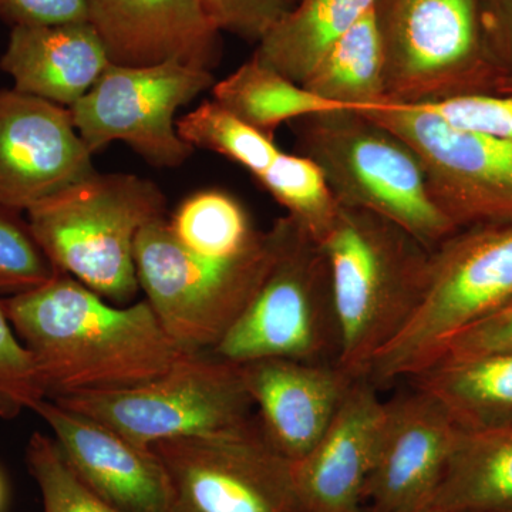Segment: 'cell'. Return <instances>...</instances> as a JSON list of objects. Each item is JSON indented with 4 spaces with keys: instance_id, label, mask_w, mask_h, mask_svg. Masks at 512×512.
<instances>
[{
    "instance_id": "cb8c5ba5",
    "label": "cell",
    "mask_w": 512,
    "mask_h": 512,
    "mask_svg": "<svg viewBox=\"0 0 512 512\" xmlns=\"http://www.w3.org/2000/svg\"><path fill=\"white\" fill-rule=\"evenodd\" d=\"M302 86L346 109L386 106L382 42L373 9L323 56Z\"/></svg>"
},
{
    "instance_id": "ac0fdd59",
    "label": "cell",
    "mask_w": 512,
    "mask_h": 512,
    "mask_svg": "<svg viewBox=\"0 0 512 512\" xmlns=\"http://www.w3.org/2000/svg\"><path fill=\"white\" fill-rule=\"evenodd\" d=\"M111 63L148 66L178 60L212 70L220 30L198 0H84Z\"/></svg>"
},
{
    "instance_id": "1f68e13d",
    "label": "cell",
    "mask_w": 512,
    "mask_h": 512,
    "mask_svg": "<svg viewBox=\"0 0 512 512\" xmlns=\"http://www.w3.org/2000/svg\"><path fill=\"white\" fill-rule=\"evenodd\" d=\"M220 32L261 42L291 6L289 0H198Z\"/></svg>"
},
{
    "instance_id": "f1b7e54d",
    "label": "cell",
    "mask_w": 512,
    "mask_h": 512,
    "mask_svg": "<svg viewBox=\"0 0 512 512\" xmlns=\"http://www.w3.org/2000/svg\"><path fill=\"white\" fill-rule=\"evenodd\" d=\"M26 463L39 487L43 512H123L97 497L76 476L53 437L33 434Z\"/></svg>"
},
{
    "instance_id": "277c9868",
    "label": "cell",
    "mask_w": 512,
    "mask_h": 512,
    "mask_svg": "<svg viewBox=\"0 0 512 512\" xmlns=\"http://www.w3.org/2000/svg\"><path fill=\"white\" fill-rule=\"evenodd\" d=\"M26 217L60 271L124 306L140 291L138 235L165 218V197L147 178L94 171L40 201Z\"/></svg>"
},
{
    "instance_id": "6da1fadb",
    "label": "cell",
    "mask_w": 512,
    "mask_h": 512,
    "mask_svg": "<svg viewBox=\"0 0 512 512\" xmlns=\"http://www.w3.org/2000/svg\"><path fill=\"white\" fill-rule=\"evenodd\" d=\"M2 301L47 399L136 386L191 353L168 335L146 299L114 305L64 272Z\"/></svg>"
},
{
    "instance_id": "5b68a950",
    "label": "cell",
    "mask_w": 512,
    "mask_h": 512,
    "mask_svg": "<svg viewBox=\"0 0 512 512\" xmlns=\"http://www.w3.org/2000/svg\"><path fill=\"white\" fill-rule=\"evenodd\" d=\"M512 302V222L458 229L430 251L419 306L376 356L380 390L426 369L448 340Z\"/></svg>"
},
{
    "instance_id": "f35d334b",
    "label": "cell",
    "mask_w": 512,
    "mask_h": 512,
    "mask_svg": "<svg viewBox=\"0 0 512 512\" xmlns=\"http://www.w3.org/2000/svg\"><path fill=\"white\" fill-rule=\"evenodd\" d=\"M497 512H512V505L511 507L505 508V510L497 511Z\"/></svg>"
},
{
    "instance_id": "83f0119b",
    "label": "cell",
    "mask_w": 512,
    "mask_h": 512,
    "mask_svg": "<svg viewBox=\"0 0 512 512\" xmlns=\"http://www.w3.org/2000/svg\"><path fill=\"white\" fill-rule=\"evenodd\" d=\"M26 212L0 204V296L43 288L63 274L37 239Z\"/></svg>"
},
{
    "instance_id": "7402d4cb",
    "label": "cell",
    "mask_w": 512,
    "mask_h": 512,
    "mask_svg": "<svg viewBox=\"0 0 512 512\" xmlns=\"http://www.w3.org/2000/svg\"><path fill=\"white\" fill-rule=\"evenodd\" d=\"M376 0H296L254 53L259 62L302 84L336 43L375 8Z\"/></svg>"
},
{
    "instance_id": "4dcf8cb0",
    "label": "cell",
    "mask_w": 512,
    "mask_h": 512,
    "mask_svg": "<svg viewBox=\"0 0 512 512\" xmlns=\"http://www.w3.org/2000/svg\"><path fill=\"white\" fill-rule=\"evenodd\" d=\"M419 107L457 130L512 141V96L468 94Z\"/></svg>"
},
{
    "instance_id": "7c38bea8",
    "label": "cell",
    "mask_w": 512,
    "mask_h": 512,
    "mask_svg": "<svg viewBox=\"0 0 512 512\" xmlns=\"http://www.w3.org/2000/svg\"><path fill=\"white\" fill-rule=\"evenodd\" d=\"M360 111L417 151L434 201L457 229L512 222V141L457 130L421 107Z\"/></svg>"
},
{
    "instance_id": "e0dca14e",
    "label": "cell",
    "mask_w": 512,
    "mask_h": 512,
    "mask_svg": "<svg viewBox=\"0 0 512 512\" xmlns=\"http://www.w3.org/2000/svg\"><path fill=\"white\" fill-rule=\"evenodd\" d=\"M239 366L266 440L292 463L318 443L356 380L338 363L262 359Z\"/></svg>"
},
{
    "instance_id": "ffe728a7",
    "label": "cell",
    "mask_w": 512,
    "mask_h": 512,
    "mask_svg": "<svg viewBox=\"0 0 512 512\" xmlns=\"http://www.w3.org/2000/svg\"><path fill=\"white\" fill-rule=\"evenodd\" d=\"M406 382L436 397L461 430L512 424V352L439 360Z\"/></svg>"
},
{
    "instance_id": "74e56055",
    "label": "cell",
    "mask_w": 512,
    "mask_h": 512,
    "mask_svg": "<svg viewBox=\"0 0 512 512\" xmlns=\"http://www.w3.org/2000/svg\"><path fill=\"white\" fill-rule=\"evenodd\" d=\"M414 512H436V511H434L433 508L427 507V508H423V510L414 511Z\"/></svg>"
},
{
    "instance_id": "2e32d148",
    "label": "cell",
    "mask_w": 512,
    "mask_h": 512,
    "mask_svg": "<svg viewBox=\"0 0 512 512\" xmlns=\"http://www.w3.org/2000/svg\"><path fill=\"white\" fill-rule=\"evenodd\" d=\"M76 476L97 497L123 512L170 511V483L153 448L131 443L99 421L53 400L37 404Z\"/></svg>"
},
{
    "instance_id": "d4e9b609",
    "label": "cell",
    "mask_w": 512,
    "mask_h": 512,
    "mask_svg": "<svg viewBox=\"0 0 512 512\" xmlns=\"http://www.w3.org/2000/svg\"><path fill=\"white\" fill-rule=\"evenodd\" d=\"M174 238L191 254L231 259L248 254L265 237L252 224L244 205L228 192H195L167 220Z\"/></svg>"
},
{
    "instance_id": "8fae6325",
    "label": "cell",
    "mask_w": 512,
    "mask_h": 512,
    "mask_svg": "<svg viewBox=\"0 0 512 512\" xmlns=\"http://www.w3.org/2000/svg\"><path fill=\"white\" fill-rule=\"evenodd\" d=\"M170 483L168 512H301L293 463L247 427L154 444Z\"/></svg>"
},
{
    "instance_id": "603a6c76",
    "label": "cell",
    "mask_w": 512,
    "mask_h": 512,
    "mask_svg": "<svg viewBox=\"0 0 512 512\" xmlns=\"http://www.w3.org/2000/svg\"><path fill=\"white\" fill-rule=\"evenodd\" d=\"M211 90L220 106L272 138L276 128L288 121L293 123L323 111L346 109L320 99L255 56L215 83Z\"/></svg>"
},
{
    "instance_id": "30bf717a",
    "label": "cell",
    "mask_w": 512,
    "mask_h": 512,
    "mask_svg": "<svg viewBox=\"0 0 512 512\" xmlns=\"http://www.w3.org/2000/svg\"><path fill=\"white\" fill-rule=\"evenodd\" d=\"M214 84L211 70L178 60L148 66L111 63L69 110L93 154L121 141L147 163L175 168L194 151L178 134L175 116Z\"/></svg>"
},
{
    "instance_id": "ba28073f",
    "label": "cell",
    "mask_w": 512,
    "mask_h": 512,
    "mask_svg": "<svg viewBox=\"0 0 512 512\" xmlns=\"http://www.w3.org/2000/svg\"><path fill=\"white\" fill-rule=\"evenodd\" d=\"M53 402L147 448L242 429L256 420L241 366L212 352L190 353L163 375L136 386L70 394Z\"/></svg>"
},
{
    "instance_id": "44dd1931",
    "label": "cell",
    "mask_w": 512,
    "mask_h": 512,
    "mask_svg": "<svg viewBox=\"0 0 512 512\" xmlns=\"http://www.w3.org/2000/svg\"><path fill=\"white\" fill-rule=\"evenodd\" d=\"M511 505L512 424L460 430L429 507L436 512H497Z\"/></svg>"
},
{
    "instance_id": "4fadbf2b",
    "label": "cell",
    "mask_w": 512,
    "mask_h": 512,
    "mask_svg": "<svg viewBox=\"0 0 512 512\" xmlns=\"http://www.w3.org/2000/svg\"><path fill=\"white\" fill-rule=\"evenodd\" d=\"M94 171L69 109L0 89V204L26 212Z\"/></svg>"
},
{
    "instance_id": "d6a6232c",
    "label": "cell",
    "mask_w": 512,
    "mask_h": 512,
    "mask_svg": "<svg viewBox=\"0 0 512 512\" xmlns=\"http://www.w3.org/2000/svg\"><path fill=\"white\" fill-rule=\"evenodd\" d=\"M498 352H512V302L454 335L433 363Z\"/></svg>"
},
{
    "instance_id": "5bb4252c",
    "label": "cell",
    "mask_w": 512,
    "mask_h": 512,
    "mask_svg": "<svg viewBox=\"0 0 512 512\" xmlns=\"http://www.w3.org/2000/svg\"><path fill=\"white\" fill-rule=\"evenodd\" d=\"M460 427L430 393L386 400L379 448L366 503L372 512H414L429 507L456 447Z\"/></svg>"
},
{
    "instance_id": "484cf974",
    "label": "cell",
    "mask_w": 512,
    "mask_h": 512,
    "mask_svg": "<svg viewBox=\"0 0 512 512\" xmlns=\"http://www.w3.org/2000/svg\"><path fill=\"white\" fill-rule=\"evenodd\" d=\"M256 180L309 237L319 245L325 241L340 205L318 165L301 154L281 151Z\"/></svg>"
},
{
    "instance_id": "d6986e66",
    "label": "cell",
    "mask_w": 512,
    "mask_h": 512,
    "mask_svg": "<svg viewBox=\"0 0 512 512\" xmlns=\"http://www.w3.org/2000/svg\"><path fill=\"white\" fill-rule=\"evenodd\" d=\"M111 64L90 22L10 29L0 70L13 89L70 109Z\"/></svg>"
},
{
    "instance_id": "e575fe53",
    "label": "cell",
    "mask_w": 512,
    "mask_h": 512,
    "mask_svg": "<svg viewBox=\"0 0 512 512\" xmlns=\"http://www.w3.org/2000/svg\"><path fill=\"white\" fill-rule=\"evenodd\" d=\"M485 45L504 77L512 76V0H483Z\"/></svg>"
},
{
    "instance_id": "836d02e7",
    "label": "cell",
    "mask_w": 512,
    "mask_h": 512,
    "mask_svg": "<svg viewBox=\"0 0 512 512\" xmlns=\"http://www.w3.org/2000/svg\"><path fill=\"white\" fill-rule=\"evenodd\" d=\"M0 20L12 28L89 22L84 0H0Z\"/></svg>"
},
{
    "instance_id": "f546056e",
    "label": "cell",
    "mask_w": 512,
    "mask_h": 512,
    "mask_svg": "<svg viewBox=\"0 0 512 512\" xmlns=\"http://www.w3.org/2000/svg\"><path fill=\"white\" fill-rule=\"evenodd\" d=\"M45 399L33 357L16 335L0 298V417L9 420L23 410L35 412Z\"/></svg>"
},
{
    "instance_id": "3957f363",
    "label": "cell",
    "mask_w": 512,
    "mask_h": 512,
    "mask_svg": "<svg viewBox=\"0 0 512 512\" xmlns=\"http://www.w3.org/2000/svg\"><path fill=\"white\" fill-rule=\"evenodd\" d=\"M293 124L298 154L322 170L340 207L380 215L429 251L458 231L434 201L417 151L363 111H323Z\"/></svg>"
},
{
    "instance_id": "7a4b0ae2",
    "label": "cell",
    "mask_w": 512,
    "mask_h": 512,
    "mask_svg": "<svg viewBox=\"0 0 512 512\" xmlns=\"http://www.w3.org/2000/svg\"><path fill=\"white\" fill-rule=\"evenodd\" d=\"M320 247L338 319V365L355 379L366 377L419 306L430 251L394 222L343 207Z\"/></svg>"
},
{
    "instance_id": "9a60e30c",
    "label": "cell",
    "mask_w": 512,
    "mask_h": 512,
    "mask_svg": "<svg viewBox=\"0 0 512 512\" xmlns=\"http://www.w3.org/2000/svg\"><path fill=\"white\" fill-rule=\"evenodd\" d=\"M384 412L379 387L367 377L356 379L328 430L293 463L301 512H362Z\"/></svg>"
},
{
    "instance_id": "8992f818",
    "label": "cell",
    "mask_w": 512,
    "mask_h": 512,
    "mask_svg": "<svg viewBox=\"0 0 512 512\" xmlns=\"http://www.w3.org/2000/svg\"><path fill=\"white\" fill-rule=\"evenodd\" d=\"M271 228L275 248L268 271L212 353L237 365L262 359L338 363L328 258L288 215Z\"/></svg>"
},
{
    "instance_id": "d590c367",
    "label": "cell",
    "mask_w": 512,
    "mask_h": 512,
    "mask_svg": "<svg viewBox=\"0 0 512 512\" xmlns=\"http://www.w3.org/2000/svg\"><path fill=\"white\" fill-rule=\"evenodd\" d=\"M494 94H501V96H512V76L504 77L500 83L495 87Z\"/></svg>"
},
{
    "instance_id": "9c48e42d",
    "label": "cell",
    "mask_w": 512,
    "mask_h": 512,
    "mask_svg": "<svg viewBox=\"0 0 512 512\" xmlns=\"http://www.w3.org/2000/svg\"><path fill=\"white\" fill-rule=\"evenodd\" d=\"M272 228L258 247L231 259L202 258L174 238L167 218L138 235L136 266L163 328L191 353L212 352L251 301L274 256Z\"/></svg>"
},
{
    "instance_id": "4316f807",
    "label": "cell",
    "mask_w": 512,
    "mask_h": 512,
    "mask_svg": "<svg viewBox=\"0 0 512 512\" xmlns=\"http://www.w3.org/2000/svg\"><path fill=\"white\" fill-rule=\"evenodd\" d=\"M177 130L192 148L220 154L255 178L268 170L282 151L275 138L248 126L214 100L204 101L178 119Z\"/></svg>"
},
{
    "instance_id": "52a82bcc",
    "label": "cell",
    "mask_w": 512,
    "mask_h": 512,
    "mask_svg": "<svg viewBox=\"0 0 512 512\" xmlns=\"http://www.w3.org/2000/svg\"><path fill=\"white\" fill-rule=\"evenodd\" d=\"M483 0H376L386 106L494 94L504 74L485 45Z\"/></svg>"
},
{
    "instance_id": "8d00e7d4",
    "label": "cell",
    "mask_w": 512,
    "mask_h": 512,
    "mask_svg": "<svg viewBox=\"0 0 512 512\" xmlns=\"http://www.w3.org/2000/svg\"><path fill=\"white\" fill-rule=\"evenodd\" d=\"M3 498H5V488H3L2 477H0V508H2Z\"/></svg>"
}]
</instances>
